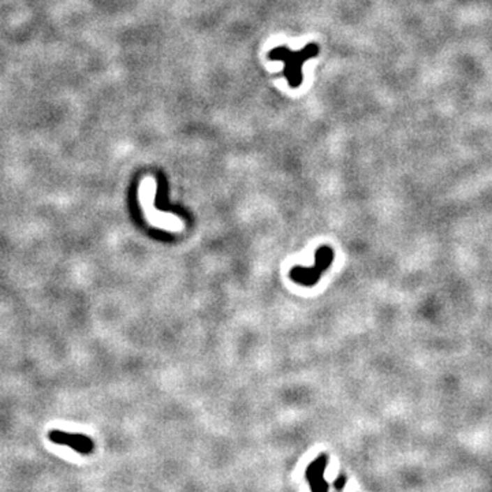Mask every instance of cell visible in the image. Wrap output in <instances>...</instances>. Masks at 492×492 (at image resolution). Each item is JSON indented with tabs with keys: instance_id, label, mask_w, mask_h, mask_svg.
<instances>
[{
	"instance_id": "1",
	"label": "cell",
	"mask_w": 492,
	"mask_h": 492,
	"mask_svg": "<svg viewBox=\"0 0 492 492\" xmlns=\"http://www.w3.org/2000/svg\"><path fill=\"white\" fill-rule=\"evenodd\" d=\"M334 260V252L329 246H322L316 251L315 265L312 268L293 267L290 269V279L302 286H313L319 282L322 274L331 267Z\"/></svg>"
},
{
	"instance_id": "2",
	"label": "cell",
	"mask_w": 492,
	"mask_h": 492,
	"mask_svg": "<svg viewBox=\"0 0 492 492\" xmlns=\"http://www.w3.org/2000/svg\"><path fill=\"white\" fill-rule=\"evenodd\" d=\"M48 439L52 443L57 445H62V446H68L73 450H75L80 454H91L95 449V443L89 436L85 435H80V433H68V432H62V431H51L48 433Z\"/></svg>"
},
{
	"instance_id": "3",
	"label": "cell",
	"mask_w": 492,
	"mask_h": 492,
	"mask_svg": "<svg viewBox=\"0 0 492 492\" xmlns=\"http://www.w3.org/2000/svg\"><path fill=\"white\" fill-rule=\"evenodd\" d=\"M328 465V457L326 454H322L319 456L318 459H315L308 468H306V473H305V477L309 483L312 482H316V480H320V479H325V470L327 468Z\"/></svg>"
},
{
	"instance_id": "4",
	"label": "cell",
	"mask_w": 492,
	"mask_h": 492,
	"mask_svg": "<svg viewBox=\"0 0 492 492\" xmlns=\"http://www.w3.org/2000/svg\"><path fill=\"white\" fill-rule=\"evenodd\" d=\"M312 492H328V483L325 479L309 483Z\"/></svg>"
},
{
	"instance_id": "5",
	"label": "cell",
	"mask_w": 492,
	"mask_h": 492,
	"mask_svg": "<svg viewBox=\"0 0 492 492\" xmlns=\"http://www.w3.org/2000/svg\"><path fill=\"white\" fill-rule=\"evenodd\" d=\"M345 484H346L345 476H338V477L335 479V482H334V487H335L336 491H342L343 487H345Z\"/></svg>"
}]
</instances>
